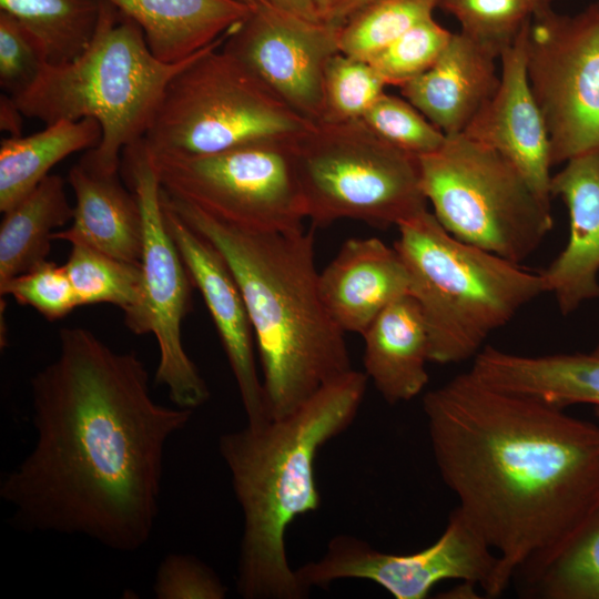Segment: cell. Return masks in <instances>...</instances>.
<instances>
[{"mask_svg":"<svg viewBox=\"0 0 599 599\" xmlns=\"http://www.w3.org/2000/svg\"><path fill=\"white\" fill-rule=\"evenodd\" d=\"M59 344L31 378L35 440L0 497L21 529L136 551L159 515L165 446L193 409L156 403L139 355L88 328H62Z\"/></svg>","mask_w":599,"mask_h":599,"instance_id":"cell-1","label":"cell"},{"mask_svg":"<svg viewBox=\"0 0 599 599\" xmlns=\"http://www.w3.org/2000/svg\"><path fill=\"white\" fill-rule=\"evenodd\" d=\"M436 466L509 586L599 502V425L491 388L469 372L423 398Z\"/></svg>","mask_w":599,"mask_h":599,"instance_id":"cell-2","label":"cell"},{"mask_svg":"<svg viewBox=\"0 0 599 599\" xmlns=\"http://www.w3.org/2000/svg\"><path fill=\"white\" fill-rule=\"evenodd\" d=\"M162 199L227 262L245 301L268 418L286 416L352 369L343 332L319 293L313 230L245 231L169 195Z\"/></svg>","mask_w":599,"mask_h":599,"instance_id":"cell-3","label":"cell"},{"mask_svg":"<svg viewBox=\"0 0 599 599\" xmlns=\"http://www.w3.org/2000/svg\"><path fill=\"white\" fill-rule=\"evenodd\" d=\"M367 376L351 369L291 414L223 434L219 451L243 516L236 590L244 599H302L308 595L288 564L285 536L317 510L319 450L345 432L363 403Z\"/></svg>","mask_w":599,"mask_h":599,"instance_id":"cell-4","label":"cell"},{"mask_svg":"<svg viewBox=\"0 0 599 599\" xmlns=\"http://www.w3.org/2000/svg\"><path fill=\"white\" fill-rule=\"evenodd\" d=\"M196 54L179 63L160 61L139 24L101 0L87 49L70 62L47 63L37 81L13 100L26 118L45 125L97 120L101 140L80 161L116 173L121 152L144 138L167 83Z\"/></svg>","mask_w":599,"mask_h":599,"instance_id":"cell-5","label":"cell"},{"mask_svg":"<svg viewBox=\"0 0 599 599\" xmlns=\"http://www.w3.org/2000/svg\"><path fill=\"white\" fill-rule=\"evenodd\" d=\"M397 230L394 247L423 312L433 363L475 357L493 332L547 292L541 273L456 238L427 209Z\"/></svg>","mask_w":599,"mask_h":599,"instance_id":"cell-6","label":"cell"},{"mask_svg":"<svg viewBox=\"0 0 599 599\" xmlns=\"http://www.w3.org/2000/svg\"><path fill=\"white\" fill-rule=\"evenodd\" d=\"M227 34L199 52L167 83L143 138L153 155L213 154L294 138L314 124L221 49Z\"/></svg>","mask_w":599,"mask_h":599,"instance_id":"cell-7","label":"cell"},{"mask_svg":"<svg viewBox=\"0 0 599 599\" xmlns=\"http://www.w3.org/2000/svg\"><path fill=\"white\" fill-rule=\"evenodd\" d=\"M306 219L399 225L427 209L418 158L373 131L363 119L316 122L291 141Z\"/></svg>","mask_w":599,"mask_h":599,"instance_id":"cell-8","label":"cell"},{"mask_svg":"<svg viewBox=\"0 0 599 599\" xmlns=\"http://www.w3.org/2000/svg\"><path fill=\"white\" fill-rule=\"evenodd\" d=\"M433 214L456 238L520 264L552 229L541 200L505 156L466 134L418 158Z\"/></svg>","mask_w":599,"mask_h":599,"instance_id":"cell-9","label":"cell"},{"mask_svg":"<svg viewBox=\"0 0 599 599\" xmlns=\"http://www.w3.org/2000/svg\"><path fill=\"white\" fill-rule=\"evenodd\" d=\"M292 139L196 156L151 154L169 195L245 231L290 233L306 219Z\"/></svg>","mask_w":599,"mask_h":599,"instance_id":"cell-10","label":"cell"},{"mask_svg":"<svg viewBox=\"0 0 599 599\" xmlns=\"http://www.w3.org/2000/svg\"><path fill=\"white\" fill-rule=\"evenodd\" d=\"M123 166L143 222V306L136 335H154L160 353L155 383L167 389L175 406L194 410L210 398V389L182 341L194 285L165 225L160 181L143 139L124 149Z\"/></svg>","mask_w":599,"mask_h":599,"instance_id":"cell-11","label":"cell"},{"mask_svg":"<svg viewBox=\"0 0 599 599\" xmlns=\"http://www.w3.org/2000/svg\"><path fill=\"white\" fill-rule=\"evenodd\" d=\"M527 75L552 166L599 149V2L575 16L531 19Z\"/></svg>","mask_w":599,"mask_h":599,"instance_id":"cell-12","label":"cell"},{"mask_svg":"<svg viewBox=\"0 0 599 599\" xmlns=\"http://www.w3.org/2000/svg\"><path fill=\"white\" fill-rule=\"evenodd\" d=\"M295 572L308 590L341 579H363L380 586L396 599H425L434 586L448 579L478 585L489 597L508 588L498 555L457 507L439 538L422 550L389 554L355 536L337 535L321 558Z\"/></svg>","mask_w":599,"mask_h":599,"instance_id":"cell-13","label":"cell"},{"mask_svg":"<svg viewBox=\"0 0 599 599\" xmlns=\"http://www.w3.org/2000/svg\"><path fill=\"white\" fill-rule=\"evenodd\" d=\"M338 33V26L264 0L231 30L221 49L294 112L316 123L323 114L325 67L339 52Z\"/></svg>","mask_w":599,"mask_h":599,"instance_id":"cell-14","label":"cell"},{"mask_svg":"<svg viewBox=\"0 0 599 599\" xmlns=\"http://www.w3.org/2000/svg\"><path fill=\"white\" fill-rule=\"evenodd\" d=\"M165 225L200 291L235 378L248 424L268 418L254 332L240 286L221 252L162 199Z\"/></svg>","mask_w":599,"mask_h":599,"instance_id":"cell-15","label":"cell"},{"mask_svg":"<svg viewBox=\"0 0 599 599\" xmlns=\"http://www.w3.org/2000/svg\"><path fill=\"white\" fill-rule=\"evenodd\" d=\"M530 21L500 54L499 84L464 134L509 160L536 194L550 204V143L527 75Z\"/></svg>","mask_w":599,"mask_h":599,"instance_id":"cell-16","label":"cell"},{"mask_svg":"<svg viewBox=\"0 0 599 599\" xmlns=\"http://www.w3.org/2000/svg\"><path fill=\"white\" fill-rule=\"evenodd\" d=\"M564 164L551 176L550 193L568 210L569 235L541 275L558 309L568 315L599 297V149Z\"/></svg>","mask_w":599,"mask_h":599,"instance_id":"cell-17","label":"cell"},{"mask_svg":"<svg viewBox=\"0 0 599 599\" xmlns=\"http://www.w3.org/2000/svg\"><path fill=\"white\" fill-rule=\"evenodd\" d=\"M322 300L338 327L363 335L393 302L410 294L400 255L377 237L349 238L318 274Z\"/></svg>","mask_w":599,"mask_h":599,"instance_id":"cell-18","label":"cell"},{"mask_svg":"<svg viewBox=\"0 0 599 599\" xmlns=\"http://www.w3.org/2000/svg\"><path fill=\"white\" fill-rule=\"evenodd\" d=\"M497 60L468 37L453 33L437 60L400 92L446 136L461 134L499 84Z\"/></svg>","mask_w":599,"mask_h":599,"instance_id":"cell-19","label":"cell"},{"mask_svg":"<svg viewBox=\"0 0 599 599\" xmlns=\"http://www.w3.org/2000/svg\"><path fill=\"white\" fill-rule=\"evenodd\" d=\"M73 191L72 224L52 234L53 241L80 243L113 257L141 264L143 222L138 199L116 173H103L81 161L69 171Z\"/></svg>","mask_w":599,"mask_h":599,"instance_id":"cell-20","label":"cell"},{"mask_svg":"<svg viewBox=\"0 0 599 599\" xmlns=\"http://www.w3.org/2000/svg\"><path fill=\"white\" fill-rule=\"evenodd\" d=\"M362 336L365 374L386 403L395 405L422 394L429 380V334L414 296L388 305Z\"/></svg>","mask_w":599,"mask_h":599,"instance_id":"cell-21","label":"cell"},{"mask_svg":"<svg viewBox=\"0 0 599 599\" xmlns=\"http://www.w3.org/2000/svg\"><path fill=\"white\" fill-rule=\"evenodd\" d=\"M142 29L156 59L179 63L225 37L252 7L234 0H106Z\"/></svg>","mask_w":599,"mask_h":599,"instance_id":"cell-22","label":"cell"},{"mask_svg":"<svg viewBox=\"0 0 599 599\" xmlns=\"http://www.w3.org/2000/svg\"><path fill=\"white\" fill-rule=\"evenodd\" d=\"M490 382L497 389L560 409L573 404L599 407V355L527 356L500 351L490 365Z\"/></svg>","mask_w":599,"mask_h":599,"instance_id":"cell-23","label":"cell"},{"mask_svg":"<svg viewBox=\"0 0 599 599\" xmlns=\"http://www.w3.org/2000/svg\"><path fill=\"white\" fill-rule=\"evenodd\" d=\"M102 136L99 122L85 118L62 120L28 136H8L0 143V211L7 212L28 195L60 161L95 148Z\"/></svg>","mask_w":599,"mask_h":599,"instance_id":"cell-24","label":"cell"},{"mask_svg":"<svg viewBox=\"0 0 599 599\" xmlns=\"http://www.w3.org/2000/svg\"><path fill=\"white\" fill-rule=\"evenodd\" d=\"M0 225V285L48 260L52 234L73 217L64 181L47 175L3 213Z\"/></svg>","mask_w":599,"mask_h":599,"instance_id":"cell-25","label":"cell"},{"mask_svg":"<svg viewBox=\"0 0 599 599\" xmlns=\"http://www.w3.org/2000/svg\"><path fill=\"white\" fill-rule=\"evenodd\" d=\"M514 581L528 598L599 599V502L558 551Z\"/></svg>","mask_w":599,"mask_h":599,"instance_id":"cell-26","label":"cell"},{"mask_svg":"<svg viewBox=\"0 0 599 599\" xmlns=\"http://www.w3.org/2000/svg\"><path fill=\"white\" fill-rule=\"evenodd\" d=\"M101 0H0L39 43L48 64L78 58L89 45L98 23Z\"/></svg>","mask_w":599,"mask_h":599,"instance_id":"cell-27","label":"cell"},{"mask_svg":"<svg viewBox=\"0 0 599 599\" xmlns=\"http://www.w3.org/2000/svg\"><path fill=\"white\" fill-rule=\"evenodd\" d=\"M64 267L79 306L115 305L124 312L128 328L138 333L143 306L141 264L74 243Z\"/></svg>","mask_w":599,"mask_h":599,"instance_id":"cell-28","label":"cell"},{"mask_svg":"<svg viewBox=\"0 0 599 599\" xmlns=\"http://www.w3.org/2000/svg\"><path fill=\"white\" fill-rule=\"evenodd\" d=\"M439 0H375L339 26V52L368 61L410 27L433 16Z\"/></svg>","mask_w":599,"mask_h":599,"instance_id":"cell-29","label":"cell"},{"mask_svg":"<svg viewBox=\"0 0 599 599\" xmlns=\"http://www.w3.org/2000/svg\"><path fill=\"white\" fill-rule=\"evenodd\" d=\"M384 79L366 60L342 52L327 62L323 79V114L319 122L341 123L362 119L385 92Z\"/></svg>","mask_w":599,"mask_h":599,"instance_id":"cell-30","label":"cell"},{"mask_svg":"<svg viewBox=\"0 0 599 599\" xmlns=\"http://www.w3.org/2000/svg\"><path fill=\"white\" fill-rule=\"evenodd\" d=\"M451 14L460 33L499 59L532 19L525 0H439Z\"/></svg>","mask_w":599,"mask_h":599,"instance_id":"cell-31","label":"cell"},{"mask_svg":"<svg viewBox=\"0 0 599 599\" xmlns=\"http://www.w3.org/2000/svg\"><path fill=\"white\" fill-rule=\"evenodd\" d=\"M451 34L430 16L410 27L368 62L387 85L400 87L437 60Z\"/></svg>","mask_w":599,"mask_h":599,"instance_id":"cell-32","label":"cell"},{"mask_svg":"<svg viewBox=\"0 0 599 599\" xmlns=\"http://www.w3.org/2000/svg\"><path fill=\"white\" fill-rule=\"evenodd\" d=\"M379 136L417 158L439 150L447 136L406 99L384 92L362 118Z\"/></svg>","mask_w":599,"mask_h":599,"instance_id":"cell-33","label":"cell"},{"mask_svg":"<svg viewBox=\"0 0 599 599\" xmlns=\"http://www.w3.org/2000/svg\"><path fill=\"white\" fill-rule=\"evenodd\" d=\"M0 294L32 307L48 321L63 318L79 307L64 265L49 260L0 285Z\"/></svg>","mask_w":599,"mask_h":599,"instance_id":"cell-34","label":"cell"},{"mask_svg":"<svg viewBox=\"0 0 599 599\" xmlns=\"http://www.w3.org/2000/svg\"><path fill=\"white\" fill-rule=\"evenodd\" d=\"M47 64L37 40L10 14L0 10V87L16 98L26 92Z\"/></svg>","mask_w":599,"mask_h":599,"instance_id":"cell-35","label":"cell"},{"mask_svg":"<svg viewBox=\"0 0 599 599\" xmlns=\"http://www.w3.org/2000/svg\"><path fill=\"white\" fill-rule=\"evenodd\" d=\"M153 591L158 599H223L227 589L220 577L200 559L167 555L160 564Z\"/></svg>","mask_w":599,"mask_h":599,"instance_id":"cell-36","label":"cell"},{"mask_svg":"<svg viewBox=\"0 0 599 599\" xmlns=\"http://www.w3.org/2000/svg\"><path fill=\"white\" fill-rule=\"evenodd\" d=\"M23 114L13 98L7 93L0 95V129L9 136L22 135Z\"/></svg>","mask_w":599,"mask_h":599,"instance_id":"cell-37","label":"cell"},{"mask_svg":"<svg viewBox=\"0 0 599 599\" xmlns=\"http://www.w3.org/2000/svg\"><path fill=\"white\" fill-rule=\"evenodd\" d=\"M271 4L287 12L301 16L309 20H322L317 13L313 0H266Z\"/></svg>","mask_w":599,"mask_h":599,"instance_id":"cell-38","label":"cell"},{"mask_svg":"<svg viewBox=\"0 0 599 599\" xmlns=\"http://www.w3.org/2000/svg\"><path fill=\"white\" fill-rule=\"evenodd\" d=\"M375 0H342L325 21L342 26L353 13Z\"/></svg>","mask_w":599,"mask_h":599,"instance_id":"cell-39","label":"cell"},{"mask_svg":"<svg viewBox=\"0 0 599 599\" xmlns=\"http://www.w3.org/2000/svg\"><path fill=\"white\" fill-rule=\"evenodd\" d=\"M531 10L532 19H541L554 12L551 0H525Z\"/></svg>","mask_w":599,"mask_h":599,"instance_id":"cell-40","label":"cell"},{"mask_svg":"<svg viewBox=\"0 0 599 599\" xmlns=\"http://www.w3.org/2000/svg\"><path fill=\"white\" fill-rule=\"evenodd\" d=\"M341 1L342 0H313L319 18L324 21Z\"/></svg>","mask_w":599,"mask_h":599,"instance_id":"cell-41","label":"cell"},{"mask_svg":"<svg viewBox=\"0 0 599 599\" xmlns=\"http://www.w3.org/2000/svg\"><path fill=\"white\" fill-rule=\"evenodd\" d=\"M234 1H237L242 4H245V6H248V7H254L255 4L264 1V0H234Z\"/></svg>","mask_w":599,"mask_h":599,"instance_id":"cell-42","label":"cell"},{"mask_svg":"<svg viewBox=\"0 0 599 599\" xmlns=\"http://www.w3.org/2000/svg\"><path fill=\"white\" fill-rule=\"evenodd\" d=\"M595 415L599 422V407H593Z\"/></svg>","mask_w":599,"mask_h":599,"instance_id":"cell-43","label":"cell"},{"mask_svg":"<svg viewBox=\"0 0 599 599\" xmlns=\"http://www.w3.org/2000/svg\"><path fill=\"white\" fill-rule=\"evenodd\" d=\"M592 353L599 355V344L597 345L596 349Z\"/></svg>","mask_w":599,"mask_h":599,"instance_id":"cell-44","label":"cell"}]
</instances>
